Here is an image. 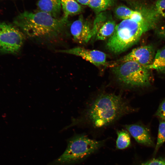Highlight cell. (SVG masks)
<instances>
[{"instance_id": "6da1fadb", "label": "cell", "mask_w": 165, "mask_h": 165, "mask_svg": "<svg viewBox=\"0 0 165 165\" xmlns=\"http://www.w3.org/2000/svg\"><path fill=\"white\" fill-rule=\"evenodd\" d=\"M161 17L155 7H151L140 19L123 20L116 25L114 33L106 44L111 52L119 54L137 42L142 35L156 25Z\"/></svg>"}, {"instance_id": "ffe728a7", "label": "cell", "mask_w": 165, "mask_h": 165, "mask_svg": "<svg viewBox=\"0 0 165 165\" xmlns=\"http://www.w3.org/2000/svg\"><path fill=\"white\" fill-rule=\"evenodd\" d=\"M137 165H165V156L153 157L150 159L141 162Z\"/></svg>"}, {"instance_id": "7a4b0ae2", "label": "cell", "mask_w": 165, "mask_h": 165, "mask_svg": "<svg viewBox=\"0 0 165 165\" xmlns=\"http://www.w3.org/2000/svg\"><path fill=\"white\" fill-rule=\"evenodd\" d=\"M13 23L30 38L49 39L65 33L68 20L56 18L40 11H24L16 17Z\"/></svg>"}, {"instance_id": "d6986e66", "label": "cell", "mask_w": 165, "mask_h": 165, "mask_svg": "<svg viewBox=\"0 0 165 165\" xmlns=\"http://www.w3.org/2000/svg\"><path fill=\"white\" fill-rule=\"evenodd\" d=\"M108 14L106 12H102L97 14L92 25L93 37H95L97 31L108 20Z\"/></svg>"}, {"instance_id": "30bf717a", "label": "cell", "mask_w": 165, "mask_h": 165, "mask_svg": "<svg viewBox=\"0 0 165 165\" xmlns=\"http://www.w3.org/2000/svg\"><path fill=\"white\" fill-rule=\"evenodd\" d=\"M125 126L138 143L147 147H155L153 140L147 128L136 124L126 125Z\"/></svg>"}, {"instance_id": "9c48e42d", "label": "cell", "mask_w": 165, "mask_h": 165, "mask_svg": "<svg viewBox=\"0 0 165 165\" xmlns=\"http://www.w3.org/2000/svg\"><path fill=\"white\" fill-rule=\"evenodd\" d=\"M92 28L90 22L85 20L81 15L70 27V32L74 40L81 44L87 43L93 37Z\"/></svg>"}, {"instance_id": "7402d4cb", "label": "cell", "mask_w": 165, "mask_h": 165, "mask_svg": "<svg viewBox=\"0 0 165 165\" xmlns=\"http://www.w3.org/2000/svg\"><path fill=\"white\" fill-rule=\"evenodd\" d=\"M155 115L161 120L165 121V98L160 104Z\"/></svg>"}, {"instance_id": "ba28073f", "label": "cell", "mask_w": 165, "mask_h": 165, "mask_svg": "<svg viewBox=\"0 0 165 165\" xmlns=\"http://www.w3.org/2000/svg\"><path fill=\"white\" fill-rule=\"evenodd\" d=\"M58 52L79 56L96 66L104 65L106 64V54L99 50H89L78 47L59 50Z\"/></svg>"}, {"instance_id": "7c38bea8", "label": "cell", "mask_w": 165, "mask_h": 165, "mask_svg": "<svg viewBox=\"0 0 165 165\" xmlns=\"http://www.w3.org/2000/svg\"><path fill=\"white\" fill-rule=\"evenodd\" d=\"M61 7L63 12L62 18L68 20L70 16L80 13L82 10L81 6L75 0H61Z\"/></svg>"}, {"instance_id": "cb8c5ba5", "label": "cell", "mask_w": 165, "mask_h": 165, "mask_svg": "<svg viewBox=\"0 0 165 165\" xmlns=\"http://www.w3.org/2000/svg\"><path fill=\"white\" fill-rule=\"evenodd\" d=\"M159 34L165 38V25L161 28L159 30Z\"/></svg>"}, {"instance_id": "5b68a950", "label": "cell", "mask_w": 165, "mask_h": 165, "mask_svg": "<svg viewBox=\"0 0 165 165\" xmlns=\"http://www.w3.org/2000/svg\"><path fill=\"white\" fill-rule=\"evenodd\" d=\"M149 69L133 61L114 66L112 71L118 80L129 88L148 87L151 83Z\"/></svg>"}, {"instance_id": "8fae6325", "label": "cell", "mask_w": 165, "mask_h": 165, "mask_svg": "<svg viewBox=\"0 0 165 165\" xmlns=\"http://www.w3.org/2000/svg\"><path fill=\"white\" fill-rule=\"evenodd\" d=\"M39 11L46 13L57 18L61 9V0H39L37 3Z\"/></svg>"}, {"instance_id": "2e32d148", "label": "cell", "mask_w": 165, "mask_h": 165, "mask_svg": "<svg viewBox=\"0 0 165 165\" xmlns=\"http://www.w3.org/2000/svg\"><path fill=\"white\" fill-rule=\"evenodd\" d=\"M117 138L116 142L117 149H126L131 145V139L129 133L124 130L117 131Z\"/></svg>"}, {"instance_id": "277c9868", "label": "cell", "mask_w": 165, "mask_h": 165, "mask_svg": "<svg viewBox=\"0 0 165 165\" xmlns=\"http://www.w3.org/2000/svg\"><path fill=\"white\" fill-rule=\"evenodd\" d=\"M67 147L59 157L48 165H72L79 163L99 149L104 141H97L84 134H75L67 141Z\"/></svg>"}, {"instance_id": "52a82bcc", "label": "cell", "mask_w": 165, "mask_h": 165, "mask_svg": "<svg viewBox=\"0 0 165 165\" xmlns=\"http://www.w3.org/2000/svg\"><path fill=\"white\" fill-rule=\"evenodd\" d=\"M155 55L152 46H141L133 49L129 53L118 60L115 63L114 66L124 62L133 61L147 68L152 64Z\"/></svg>"}, {"instance_id": "d4e9b609", "label": "cell", "mask_w": 165, "mask_h": 165, "mask_svg": "<svg viewBox=\"0 0 165 165\" xmlns=\"http://www.w3.org/2000/svg\"></svg>"}, {"instance_id": "5bb4252c", "label": "cell", "mask_w": 165, "mask_h": 165, "mask_svg": "<svg viewBox=\"0 0 165 165\" xmlns=\"http://www.w3.org/2000/svg\"><path fill=\"white\" fill-rule=\"evenodd\" d=\"M147 68L165 73V48L157 51L152 64Z\"/></svg>"}, {"instance_id": "3957f363", "label": "cell", "mask_w": 165, "mask_h": 165, "mask_svg": "<svg viewBox=\"0 0 165 165\" xmlns=\"http://www.w3.org/2000/svg\"><path fill=\"white\" fill-rule=\"evenodd\" d=\"M131 109L121 95L105 93L93 102L85 117L93 127L101 128L113 123Z\"/></svg>"}, {"instance_id": "ac0fdd59", "label": "cell", "mask_w": 165, "mask_h": 165, "mask_svg": "<svg viewBox=\"0 0 165 165\" xmlns=\"http://www.w3.org/2000/svg\"><path fill=\"white\" fill-rule=\"evenodd\" d=\"M114 12L117 18L123 20L130 19L135 10L126 6L121 5L116 7Z\"/></svg>"}, {"instance_id": "44dd1931", "label": "cell", "mask_w": 165, "mask_h": 165, "mask_svg": "<svg viewBox=\"0 0 165 165\" xmlns=\"http://www.w3.org/2000/svg\"><path fill=\"white\" fill-rule=\"evenodd\" d=\"M155 6L160 16L165 18V0H157Z\"/></svg>"}, {"instance_id": "9a60e30c", "label": "cell", "mask_w": 165, "mask_h": 165, "mask_svg": "<svg viewBox=\"0 0 165 165\" xmlns=\"http://www.w3.org/2000/svg\"><path fill=\"white\" fill-rule=\"evenodd\" d=\"M115 2V0H90L88 6L97 14L112 6Z\"/></svg>"}, {"instance_id": "4fadbf2b", "label": "cell", "mask_w": 165, "mask_h": 165, "mask_svg": "<svg viewBox=\"0 0 165 165\" xmlns=\"http://www.w3.org/2000/svg\"><path fill=\"white\" fill-rule=\"evenodd\" d=\"M116 26L114 20L108 19L97 31L95 36L96 39L104 40L109 38L114 33Z\"/></svg>"}, {"instance_id": "8992f818", "label": "cell", "mask_w": 165, "mask_h": 165, "mask_svg": "<svg viewBox=\"0 0 165 165\" xmlns=\"http://www.w3.org/2000/svg\"><path fill=\"white\" fill-rule=\"evenodd\" d=\"M23 33L15 25L0 22V52L14 54L22 47L24 40Z\"/></svg>"}, {"instance_id": "e0dca14e", "label": "cell", "mask_w": 165, "mask_h": 165, "mask_svg": "<svg viewBox=\"0 0 165 165\" xmlns=\"http://www.w3.org/2000/svg\"><path fill=\"white\" fill-rule=\"evenodd\" d=\"M165 142V121L161 120L159 123L157 140L155 145L153 156H156L159 149Z\"/></svg>"}, {"instance_id": "603a6c76", "label": "cell", "mask_w": 165, "mask_h": 165, "mask_svg": "<svg viewBox=\"0 0 165 165\" xmlns=\"http://www.w3.org/2000/svg\"><path fill=\"white\" fill-rule=\"evenodd\" d=\"M78 2L84 5L88 6L90 0H75Z\"/></svg>"}]
</instances>
